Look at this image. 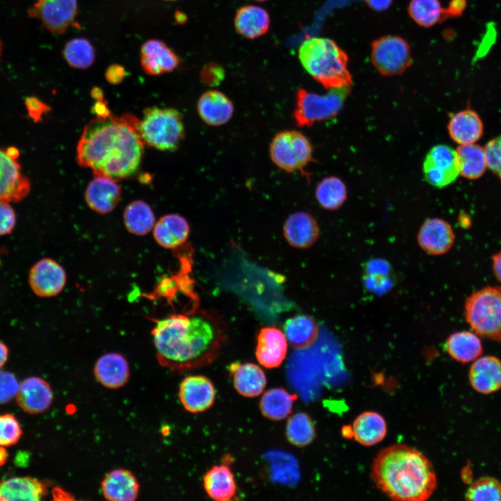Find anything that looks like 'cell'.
Wrapping results in <instances>:
<instances>
[{
    "label": "cell",
    "instance_id": "cell-1",
    "mask_svg": "<svg viewBox=\"0 0 501 501\" xmlns=\"http://www.w3.org/2000/svg\"><path fill=\"white\" fill-rule=\"evenodd\" d=\"M225 332L222 317L206 309L159 319L152 335L161 365L181 372L214 361L226 340Z\"/></svg>",
    "mask_w": 501,
    "mask_h": 501
},
{
    "label": "cell",
    "instance_id": "cell-2",
    "mask_svg": "<svg viewBox=\"0 0 501 501\" xmlns=\"http://www.w3.org/2000/svg\"><path fill=\"white\" fill-rule=\"evenodd\" d=\"M139 122L129 113L90 121L77 146L78 164L90 168L95 175L116 181L133 175L141 164L145 145Z\"/></svg>",
    "mask_w": 501,
    "mask_h": 501
},
{
    "label": "cell",
    "instance_id": "cell-3",
    "mask_svg": "<svg viewBox=\"0 0 501 501\" xmlns=\"http://www.w3.org/2000/svg\"><path fill=\"white\" fill-rule=\"evenodd\" d=\"M372 478L383 493L399 501L427 500L437 486L428 459L416 449L401 444L379 452L374 459Z\"/></svg>",
    "mask_w": 501,
    "mask_h": 501
},
{
    "label": "cell",
    "instance_id": "cell-4",
    "mask_svg": "<svg viewBox=\"0 0 501 501\" xmlns=\"http://www.w3.org/2000/svg\"><path fill=\"white\" fill-rule=\"evenodd\" d=\"M299 58L308 73L326 88L352 83L347 68L348 56L331 39L312 37L305 40L299 47Z\"/></svg>",
    "mask_w": 501,
    "mask_h": 501
},
{
    "label": "cell",
    "instance_id": "cell-5",
    "mask_svg": "<svg viewBox=\"0 0 501 501\" xmlns=\"http://www.w3.org/2000/svg\"><path fill=\"white\" fill-rule=\"evenodd\" d=\"M139 132L145 144L161 151H174L184 137L182 116L173 108L148 107L140 120Z\"/></svg>",
    "mask_w": 501,
    "mask_h": 501
},
{
    "label": "cell",
    "instance_id": "cell-6",
    "mask_svg": "<svg viewBox=\"0 0 501 501\" xmlns=\"http://www.w3.org/2000/svg\"><path fill=\"white\" fill-rule=\"evenodd\" d=\"M465 317L480 336L501 341V287H485L466 301Z\"/></svg>",
    "mask_w": 501,
    "mask_h": 501
},
{
    "label": "cell",
    "instance_id": "cell-7",
    "mask_svg": "<svg viewBox=\"0 0 501 501\" xmlns=\"http://www.w3.org/2000/svg\"><path fill=\"white\" fill-rule=\"evenodd\" d=\"M350 86L333 88L325 95L299 88L296 95L293 117L299 127H311L317 122L335 117L350 93Z\"/></svg>",
    "mask_w": 501,
    "mask_h": 501
},
{
    "label": "cell",
    "instance_id": "cell-8",
    "mask_svg": "<svg viewBox=\"0 0 501 501\" xmlns=\"http://www.w3.org/2000/svg\"><path fill=\"white\" fill-rule=\"evenodd\" d=\"M269 153L272 161L289 173L303 170L312 160L310 142L296 130H285L276 134L270 144Z\"/></svg>",
    "mask_w": 501,
    "mask_h": 501
},
{
    "label": "cell",
    "instance_id": "cell-9",
    "mask_svg": "<svg viewBox=\"0 0 501 501\" xmlns=\"http://www.w3.org/2000/svg\"><path fill=\"white\" fill-rule=\"evenodd\" d=\"M371 59L377 70L385 76L404 72L412 63L408 43L397 35H387L372 44Z\"/></svg>",
    "mask_w": 501,
    "mask_h": 501
},
{
    "label": "cell",
    "instance_id": "cell-10",
    "mask_svg": "<svg viewBox=\"0 0 501 501\" xmlns=\"http://www.w3.org/2000/svg\"><path fill=\"white\" fill-rule=\"evenodd\" d=\"M19 156L15 147L0 148V201L18 202L31 190L30 181L22 172Z\"/></svg>",
    "mask_w": 501,
    "mask_h": 501
},
{
    "label": "cell",
    "instance_id": "cell-11",
    "mask_svg": "<svg viewBox=\"0 0 501 501\" xmlns=\"http://www.w3.org/2000/svg\"><path fill=\"white\" fill-rule=\"evenodd\" d=\"M77 13V0H36L28 10L30 17L55 33H62L72 26Z\"/></svg>",
    "mask_w": 501,
    "mask_h": 501
},
{
    "label": "cell",
    "instance_id": "cell-12",
    "mask_svg": "<svg viewBox=\"0 0 501 501\" xmlns=\"http://www.w3.org/2000/svg\"><path fill=\"white\" fill-rule=\"evenodd\" d=\"M423 173L427 182L437 188L454 182L459 175L456 150L447 145L434 146L424 159Z\"/></svg>",
    "mask_w": 501,
    "mask_h": 501
},
{
    "label": "cell",
    "instance_id": "cell-13",
    "mask_svg": "<svg viewBox=\"0 0 501 501\" xmlns=\"http://www.w3.org/2000/svg\"><path fill=\"white\" fill-rule=\"evenodd\" d=\"M67 281L63 267L51 258H42L35 262L29 271V283L35 294L49 298L59 294Z\"/></svg>",
    "mask_w": 501,
    "mask_h": 501
},
{
    "label": "cell",
    "instance_id": "cell-14",
    "mask_svg": "<svg viewBox=\"0 0 501 501\" xmlns=\"http://www.w3.org/2000/svg\"><path fill=\"white\" fill-rule=\"evenodd\" d=\"M179 398L187 411L202 413L213 406L216 399V388L212 381L205 376H188L180 385Z\"/></svg>",
    "mask_w": 501,
    "mask_h": 501
},
{
    "label": "cell",
    "instance_id": "cell-15",
    "mask_svg": "<svg viewBox=\"0 0 501 501\" xmlns=\"http://www.w3.org/2000/svg\"><path fill=\"white\" fill-rule=\"evenodd\" d=\"M18 406L29 414L46 411L53 401V392L49 383L39 376H30L20 383L15 397Z\"/></svg>",
    "mask_w": 501,
    "mask_h": 501
},
{
    "label": "cell",
    "instance_id": "cell-16",
    "mask_svg": "<svg viewBox=\"0 0 501 501\" xmlns=\"http://www.w3.org/2000/svg\"><path fill=\"white\" fill-rule=\"evenodd\" d=\"M287 352L285 334L274 326L262 328L257 335L255 356L259 363L268 369L279 367Z\"/></svg>",
    "mask_w": 501,
    "mask_h": 501
},
{
    "label": "cell",
    "instance_id": "cell-17",
    "mask_svg": "<svg viewBox=\"0 0 501 501\" xmlns=\"http://www.w3.org/2000/svg\"><path fill=\"white\" fill-rule=\"evenodd\" d=\"M122 190L116 180L102 175H95L88 183L84 199L88 206L100 214L111 212L118 205Z\"/></svg>",
    "mask_w": 501,
    "mask_h": 501
},
{
    "label": "cell",
    "instance_id": "cell-18",
    "mask_svg": "<svg viewBox=\"0 0 501 501\" xmlns=\"http://www.w3.org/2000/svg\"><path fill=\"white\" fill-rule=\"evenodd\" d=\"M454 241V233L447 221L431 218L425 221L418 233V243L426 253L433 255L447 253Z\"/></svg>",
    "mask_w": 501,
    "mask_h": 501
},
{
    "label": "cell",
    "instance_id": "cell-19",
    "mask_svg": "<svg viewBox=\"0 0 501 501\" xmlns=\"http://www.w3.org/2000/svg\"><path fill=\"white\" fill-rule=\"evenodd\" d=\"M283 234L289 245L296 248H308L318 239L319 230L315 218L304 212L292 214L283 225Z\"/></svg>",
    "mask_w": 501,
    "mask_h": 501
},
{
    "label": "cell",
    "instance_id": "cell-20",
    "mask_svg": "<svg viewBox=\"0 0 501 501\" xmlns=\"http://www.w3.org/2000/svg\"><path fill=\"white\" fill-rule=\"evenodd\" d=\"M470 383L477 392L488 395L501 388V360L493 356L477 358L468 374Z\"/></svg>",
    "mask_w": 501,
    "mask_h": 501
},
{
    "label": "cell",
    "instance_id": "cell-21",
    "mask_svg": "<svg viewBox=\"0 0 501 501\" xmlns=\"http://www.w3.org/2000/svg\"><path fill=\"white\" fill-rule=\"evenodd\" d=\"M94 374L103 386L109 389L120 388L129 380V363L119 353H106L97 360L94 366Z\"/></svg>",
    "mask_w": 501,
    "mask_h": 501
},
{
    "label": "cell",
    "instance_id": "cell-22",
    "mask_svg": "<svg viewBox=\"0 0 501 501\" xmlns=\"http://www.w3.org/2000/svg\"><path fill=\"white\" fill-rule=\"evenodd\" d=\"M233 385L237 392L246 397L259 396L267 385L264 371L251 363H232L228 366Z\"/></svg>",
    "mask_w": 501,
    "mask_h": 501
},
{
    "label": "cell",
    "instance_id": "cell-23",
    "mask_svg": "<svg viewBox=\"0 0 501 501\" xmlns=\"http://www.w3.org/2000/svg\"><path fill=\"white\" fill-rule=\"evenodd\" d=\"M104 497L111 501H133L138 495L139 484L128 470L114 469L107 473L101 483Z\"/></svg>",
    "mask_w": 501,
    "mask_h": 501
},
{
    "label": "cell",
    "instance_id": "cell-24",
    "mask_svg": "<svg viewBox=\"0 0 501 501\" xmlns=\"http://www.w3.org/2000/svg\"><path fill=\"white\" fill-rule=\"evenodd\" d=\"M197 111L200 118L211 126L227 123L234 113L232 101L223 93L208 90L198 99Z\"/></svg>",
    "mask_w": 501,
    "mask_h": 501
},
{
    "label": "cell",
    "instance_id": "cell-25",
    "mask_svg": "<svg viewBox=\"0 0 501 501\" xmlns=\"http://www.w3.org/2000/svg\"><path fill=\"white\" fill-rule=\"evenodd\" d=\"M190 232L188 221L180 214H168L161 216L152 229L155 241L164 248H175L187 240Z\"/></svg>",
    "mask_w": 501,
    "mask_h": 501
},
{
    "label": "cell",
    "instance_id": "cell-26",
    "mask_svg": "<svg viewBox=\"0 0 501 501\" xmlns=\"http://www.w3.org/2000/svg\"><path fill=\"white\" fill-rule=\"evenodd\" d=\"M141 61L144 71L151 75L171 72L179 64L177 55L158 40H150L143 45Z\"/></svg>",
    "mask_w": 501,
    "mask_h": 501
},
{
    "label": "cell",
    "instance_id": "cell-27",
    "mask_svg": "<svg viewBox=\"0 0 501 501\" xmlns=\"http://www.w3.org/2000/svg\"><path fill=\"white\" fill-rule=\"evenodd\" d=\"M202 483L207 495L215 501H228L237 491L234 475L224 463L209 468L203 475Z\"/></svg>",
    "mask_w": 501,
    "mask_h": 501
},
{
    "label": "cell",
    "instance_id": "cell-28",
    "mask_svg": "<svg viewBox=\"0 0 501 501\" xmlns=\"http://www.w3.org/2000/svg\"><path fill=\"white\" fill-rule=\"evenodd\" d=\"M47 485L31 477H15L0 482V501H38L46 495Z\"/></svg>",
    "mask_w": 501,
    "mask_h": 501
},
{
    "label": "cell",
    "instance_id": "cell-29",
    "mask_svg": "<svg viewBox=\"0 0 501 501\" xmlns=\"http://www.w3.org/2000/svg\"><path fill=\"white\" fill-rule=\"evenodd\" d=\"M450 137L460 145L472 144L482 135V122L475 111L464 110L454 114L448 126Z\"/></svg>",
    "mask_w": 501,
    "mask_h": 501
},
{
    "label": "cell",
    "instance_id": "cell-30",
    "mask_svg": "<svg viewBox=\"0 0 501 501\" xmlns=\"http://www.w3.org/2000/svg\"><path fill=\"white\" fill-rule=\"evenodd\" d=\"M287 342L294 349L311 346L317 340L319 327L315 320L307 315H299L287 319L283 326Z\"/></svg>",
    "mask_w": 501,
    "mask_h": 501
},
{
    "label": "cell",
    "instance_id": "cell-31",
    "mask_svg": "<svg viewBox=\"0 0 501 501\" xmlns=\"http://www.w3.org/2000/svg\"><path fill=\"white\" fill-rule=\"evenodd\" d=\"M387 432L386 423L379 413L367 411L359 415L353 423L351 434L360 444L374 445L381 442Z\"/></svg>",
    "mask_w": 501,
    "mask_h": 501
},
{
    "label": "cell",
    "instance_id": "cell-32",
    "mask_svg": "<svg viewBox=\"0 0 501 501\" xmlns=\"http://www.w3.org/2000/svg\"><path fill=\"white\" fill-rule=\"evenodd\" d=\"M447 353L455 360L468 363L475 360L483 351L479 337L470 331H459L450 335L445 344Z\"/></svg>",
    "mask_w": 501,
    "mask_h": 501
},
{
    "label": "cell",
    "instance_id": "cell-33",
    "mask_svg": "<svg viewBox=\"0 0 501 501\" xmlns=\"http://www.w3.org/2000/svg\"><path fill=\"white\" fill-rule=\"evenodd\" d=\"M270 19L268 13L256 6H245L239 9L234 25L239 34L253 39L264 35L269 29Z\"/></svg>",
    "mask_w": 501,
    "mask_h": 501
},
{
    "label": "cell",
    "instance_id": "cell-34",
    "mask_svg": "<svg viewBox=\"0 0 501 501\" xmlns=\"http://www.w3.org/2000/svg\"><path fill=\"white\" fill-rule=\"evenodd\" d=\"M296 399L295 394L289 392L285 388H273L263 394L259 406L265 418L279 421L290 415Z\"/></svg>",
    "mask_w": 501,
    "mask_h": 501
},
{
    "label": "cell",
    "instance_id": "cell-35",
    "mask_svg": "<svg viewBox=\"0 0 501 501\" xmlns=\"http://www.w3.org/2000/svg\"><path fill=\"white\" fill-rule=\"evenodd\" d=\"M126 230L136 236H145L152 230L155 216L150 206L145 202L136 200L127 205L123 213Z\"/></svg>",
    "mask_w": 501,
    "mask_h": 501
},
{
    "label": "cell",
    "instance_id": "cell-36",
    "mask_svg": "<svg viewBox=\"0 0 501 501\" xmlns=\"http://www.w3.org/2000/svg\"><path fill=\"white\" fill-rule=\"evenodd\" d=\"M456 152L460 175L468 179H477L483 175L487 167L484 149L472 143L461 145Z\"/></svg>",
    "mask_w": 501,
    "mask_h": 501
},
{
    "label": "cell",
    "instance_id": "cell-37",
    "mask_svg": "<svg viewBox=\"0 0 501 501\" xmlns=\"http://www.w3.org/2000/svg\"><path fill=\"white\" fill-rule=\"evenodd\" d=\"M408 10L411 17L423 27H431L450 17L439 0H411Z\"/></svg>",
    "mask_w": 501,
    "mask_h": 501
},
{
    "label": "cell",
    "instance_id": "cell-38",
    "mask_svg": "<svg viewBox=\"0 0 501 501\" xmlns=\"http://www.w3.org/2000/svg\"><path fill=\"white\" fill-rule=\"evenodd\" d=\"M315 196L323 208L335 210L344 202L347 198V188L340 178L335 176L328 177L318 184Z\"/></svg>",
    "mask_w": 501,
    "mask_h": 501
},
{
    "label": "cell",
    "instance_id": "cell-39",
    "mask_svg": "<svg viewBox=\"0 0 501 501\" xmlns=\"http://www.w3.org/2000/svg\"><path fill=\"white\" fill-rule=\"evenodd\" d=\"M285 434L288 441L293 445L302 447L309 445L315 437V430L310 416L299 412L287 420Z\"/></svg>",
    "mask_w": 501,
    "mask_h": 501
},
{
    "label": "cell",
    "instance_id": "cell-40",
    "mask_svg": "<svg viewBox=\"0 0 501 501\" xmlns=\"http://www.w3.org/2000/svg\"><path fill=\"white\" fill-rule=\"evenodd\" d=\"M63 54L67 63L76 68L88 67L95 59L93 46L84 38H75L67 42Z\"/></svg>",
    "mask_w": 501,
    "mask_h": 501
},
{
    "label": "cell",
    "instance_id": "cell-41",
    "mask_svg": "<svg viewBox=\"0 0 501 501\" xmlns=\"http://www.w3.org/2000/svg\"><path fill=\"white\" fill-rule=\"evenodd\" d=\"M465 498L471 501H501V482L495 477H482L469 486Z\"/></svg>",
    "mask_w": 501,
    "mask_h": 501
},
{
    "label": "cell",
    "instance_id": "cell-42",
    "mask_svg": "<svg viewBox=\"0 0 501 501\" xmlns=\"http://www.w3.org/2000/svg\"><path fill=\"white\" fill-rule=\"evenodd\" d=\"M22 435L20 424L10 413L0 414V445L9 447L17 443Z\"/></svg>",
    "mask_w": 501,
    "mask_h": 501
},
{
    "label": "cell",
    "instance_id": "cell-43",
    "mask_svg": "<svg viewBox=\"0 0 501 501\" xmlns=\"http://www.w3.org/2000/svg\"><path fill=\"white\" fill-rule=\"evenodd\" d=\"M19 383L14 374L0 369V404H7L16 397Z\"/></svg>",
    "mask_w": 501,
    "mask_h": 501
},
{
    "label": "cell",
    "instance_id": "cell-44",
    "mask_svg": "<svg viewBox=\"0 0 501 501\" xmlns=\"http://www.w3.org/2000/svg\"><path fill=\"white\" fill-rule=\"evenodd\" d=\"M484 151L487 166L501 178V136L490 141Z\"/></svg>",
    "mask_w": 501,
    "mask_h": 501
},
{
    "label": "cell",
    "instance_id": "cell-45",
    "mask_svg": "<svg viewBox=\"0 0 501 501\" xmlns=\"http://www.w3.org/2000/svg\"><path fill=\"white\" fill-rule=\"evenodd\" d=\"M10 203L0 201V236L10 234L16 224V215Z\"/></svg>",
    "mask_w": 501,
    "mask_h": 501
},
{
    "label": "cell",
    "instance_id": "cell-46",
    "mask_svg": "<svg viewBox=\"0 0 501 501\" xmlns=\"http://www.w3.org/2000/svg\"><path fill=\"white\" fill-rule=\"evenodd\" d=\"M202 81L208 86H214L219 84L224 78V72L221 66L210 63L207 65L200 74Z\"/></svg>",
    "mask_w": 501,
    "mask_h": 501
},
{
    "label": "cell",
    "instance_id": "cell-47",
    "mask_svg": "<svg viewBox=\"0 0 501 501\" xmlns=\"http://www.w3.org/2000/svg\"><path fill=\"white\" fill-rule=\"evenodd\" d=\"M25 104L30 117L35 121H40L42 116L50 110L45 103L35 97L26 99Z\"/></svg>",
    "mask_w": 501,
    "mask_h": 501
},
{
    "label": "cell",
    "instance_id": "cell-48",
    "mask_svg": "<svg viewBox=\"0 0 501 501\" xmlns=\"http://www.w3.org/2000/svg\"><path fill=\"white\" fill-rule=\"evenodd\" d=\"M125 76V69L118 65H113L107 68L105 73L106 80L111 84H120Z\"/></svg>",
    "mask_w": 501,
    "mask_h": 501
},
{
    "label": "cell",
    "instance_id": "cell-49",
    "mask_svg": "<svg viewBox=\"0 0 501 501\" xmlns=\"http://www.w3.org/2000/svg\"><path fill=\"white\" fill-rule=\"evenodd\" d=\"M91 111L98 118H106L112 115L105 100L96 101L92 106Z\"/></svg>",
    "mask_w": 501,
    "mask_h": 501
},
{
    "label": "cell",
    "instance_id": "cell-50",
    "mask_svg": "<svg viewBox=\"0 0 501 501\" xmlns=\"http://www.w3.org/2000/svg\"><path fill=\"white\" fill-rule=\"evenodd\" d=\"M466 6V0H451L447 11L449 17H459L462 15Z\"/></svg>",
    "mask_w": 501,
    "mask_h": 501
},
{
    "label": "cell",
    "instance_id": "cell-51",
    "mask_svg": "<svg viewBox=\"0 0 501 501\" xmlns=\"http://www.w3.org/2000/svg\"><path fill=\"white\" fill-rule=\"evenodd\" d=\"M393 0H365L367 5L376 11L387 10L392 4Z\"/></svg>",
    "mask_w": 501,
    "mask_h": 501
},
{
    "label": "cell",
    "instance_id": "cell-52",
    "mask_svg": "<svg viewBox=\"0 0 501 501\" xmlns=\"http://www.w3.org/2000/svg\"><path fill=\"white\" fill-rule=\"evenodd\" d=\"M493 269L495 277L501 283V251L493 257Z\"/></svg>",
    "mask_w": 501,
    "mask_h": 501
},
{
    "label": "cell",
    "instance_id": "cell-53",
    "mask_svg": "<svg viewBox=\"0 0 501 501\" xmlns=\"http://www.w3.org/2000/svg\"><path fill=\"white\" fill-rule=\"evenodd\" d=\"M9 350L6 344L0 340V369L8 360Z\"/></svg>",
    "mask_w": 501,
    "mask_h": 501
},
{
    "label": "cell",
    "instance_id": "cell-54",
    "mask_svg": "<svg viewBox=\"0 0 501 501\" xmlns=\"http://www.w3.org/2000/svg\"><path fill=\"white\" fill-rule=\"evenodd\" d=\"M91 96L95 101H100L104 100V93L102 90L99 88H94L91 90Z\"/></svg>",
    "mask_w": 501,
    "mask_h": 501
},
{
    "label": "cell",
    "instance_id": "cell-55",
    "mask_svg": "<svg viewBox=\"0 0 501 501\" xmlns=\"http://www.w3.org/2000/svg\"><path fill=\"white\" fill-rule=\"evenodd\" d=\"M8 454L6 447L0 445V467L3 466L8 460Z\"/></svg>",
    "mask_w": 501,
    "mask_h": 501
},
{
    "label": "cell",
    "instance_id": "cell-56",
    "mask_svg": "<svg viewBox=\"0 0 501 501\" xmlns=\"http://www.w3.org/2000/svg\"><path fill=\"white\" fill-rule=\"evenodd\" d=\"M139 181L143 184H148L151 182L152 177L148 173H143L139 176Z\"/></svg>",
    "mask_w": 501,
    "mask_h": 501
},
{
    "label": "cell",
    "instance_id": "cell-57",
    "mask_svg": "<svg viewBox=\"0 0 501 501\" xmlns=\"http://www.w3.org/2000/svg\"><path fill=\"white\" fill-rule=\"evenodd\" d=\"M1 43L0 42V56H1Z\"/></svg>",
    "mask_w": 501,
    "mask_h": 501
},
{
    "label": "cell",
    "instance_id": "cell-58",
    "mask_svg": "<svg viewBox=\"0 0 501 501\" xmlns=\"http://www.w3.org/2000/svg\"><path fill=\"white\" fill-rule=\"evenodd\" d=\"M257 1H266V0H257Z\"/></svg>",
    "mask_w": 501,
    "mask_h": 501
}]
</instances>
